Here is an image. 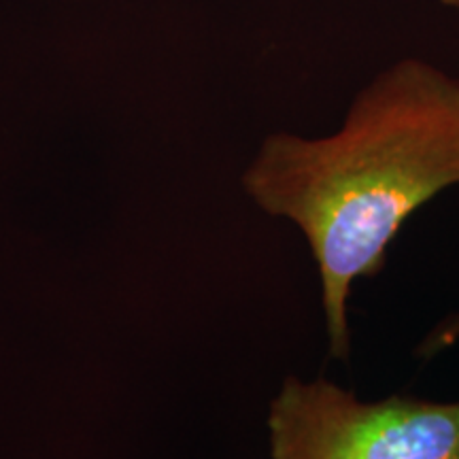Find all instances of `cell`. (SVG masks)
I'll return each mask as SVG.
<instances>
[{
    "mask_svg": "<svg viewBox=\"0 0 459 459\" xmlns=\"http://www.w3.org/2000/svg\"><path fill=\"white\" fill-rule=\"evenodd\" d=\"M243 186L307 238L328 351L347 361L355 281L377 277L406 220L459 186V77L426 57H400L355 91L330 134L266 136Z\"/></svg>",
    "mask_w": 459,
    "mask_h": 459,
    "instance_id": "cell-1",
    "label": "cell"
},
{
    "mask_svg": "<svg viewBox=\"0 0 459 459\" xmlns=\"http://www.w3.org/2000/svg\"><path fill=\"white\" fill-rule=\"evenodd\" d=\"M268 436L271 459H459V402H364L328 378L287 377Z\"/></svg>",
    "mask_w": 459,
    "mask_h": 459,
    "instance_id": "cell-2",
    "label": "cell"
},
{
    "mask_svg": "<svg viewBox=\"0 0 459 459\" xmlns=\"http://www.w3.org/2000/svg\"><path fill=\"white\" fill-rule=\"evenodd\" d=\"M457 341H459V313L440 321V324L436 325L426 338H423L421 344H419L417 355L423 359H429L434 358V355L451 349Z\"/></svg>",
    "mask_w": 459,
    "mask_h": 459,
    "instance_id": "cell-3",
    "label": "cell"
},
{
    "mask_svg": "<svg viewBox=\"0 0 459 459\" xmlns=\"http://www.w3.org/2000/svg\"><path fill=\"white\" fill-rule=\"evenodd\" d=\"M436 3H438L440 7L449 9V11H453V13L459 15V0H436Z\"/></svg>",
    "mask_w": 459,
    "mask_h": 459,
    "instance_id": "cell-4",
    "label": "cell"
}]
</instances>
